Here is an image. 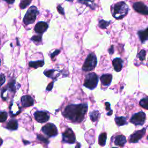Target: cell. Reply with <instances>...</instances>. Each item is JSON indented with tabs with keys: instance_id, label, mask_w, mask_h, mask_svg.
Wrapping results in <instances>:
<instances>
[{
	"instance_id": "obj_42",
	"label": "cell",
	"mask_w": 148,
	"mask_h": 148,
	"mask_svg": "<svg viewBox=\"0 0 148 148\" xmlns=\"http://www.w3.org/2000/svg\"><path fill=\"white\" fill-rule=\"evenodd\" d=\"M80 146H81V145H80V143H77V146H76V147H75V148H80Z\"/></svg>"
},
{
	"instance_id": "obj_8",
	"label": "cell",
	"mask_w": 148,
	"mask_h": 148,
	"mask_svg": "<svg viewBox=\"0 0 148 148\" xmlns=\"http://www.w3.org/2000/svg\"><path fill=\"white\" fill-rule=\"evenodd\" d=\"M146 120V114L143 112H139L132 115L130 119V122L136 125H142Z\"/></svg>"
},
{
	"instance_id": "obj_13",
	"label": "cell",
	"mask_w": 148,
	"mask_h": 148,
	"mask_svg": "<svg viewBox=\"0 0 148 148\" xmlns=\"http://www.w3.org/2000/svg\"><path fill=\"white\" fill-rule=\"evenodd\" d=\"M48 28V24L46 22L40 21L36 23L35 26L34 30L36 33L42 34L45 32Z\"/></svg>"
},
{
	"instance_id": "obj_23",
	"label": "cell",
	"mask_w": 148,
	"mask_h": 148,
	"mask_svg": "<svg viewBox=\"0 0 148 148\" xmlns=\"http://www.w3.org/2000/svg\"><path fill=\"white\" fill-rule=\"evenodd\" d=\"M100 116V113L98 110H93L90 114V119L92 122H95L97 121Z\"/></svg>"
},
{
	"instance_id": "obj_12",
	"label": "cell",
	"mask_w": 148,
	"mask_h": 148,
	"mask_svg": "<svg viewBox=\"0 0 148 148\" xmlns=\"http://www.w3.org/2000/svg\"><path fill=\"white\" fill-rule=\"evenodd\" d=\"M133 8L137 12L142 14H148V8L143 3L137 2L134 3Z\"/></svg>"
},
{
	"instance_id": "obj_4",
	"label": "cell",
	"mask_w": 148,
	"mask_h": 148,
	"mask_svg": "<svg viewBox=\"0 0 148 148\" xmlns=\"http://www.w3.org/2000/svg\"><path fill=\"white\" fill-rule=\"evenodd\" d=\"M39 14V11L36 6H32L27 10L23 18V22L27 24H32L36 20L37 15Z\"/></svg>"
},
{
	"instance_id": "obj_45",
	"label": "cell",
	"mask_w": 148,
	"mask_h": 148,
	"mask_svg": "<svg viewBox=\"0 0 148 148\" xmlns=\"http://www.w3.org/2000/svg\"><path fill=\"white\" fill-rule=\"evenodd\" d=\"M1 59H0V65H1Z\"/></svg>"
},
{
	"instance_id": "obj_43",
	"label": "cell",
	"mask_w": 148,
	"mask_h": 148,
	"mask_svg": "<svg viewBox=\"0 0 148 148\" xmlns=\"http://www.w3.org/2000/svg\"><path fill=\"white\" fill-rule=\"evenodd\" d=\"M2 143H3V140L0 138V146L2 145Z\"/></svg>"
},
{
	"instance_id": "obj_36",
	"label": "cell",
	"mask_w": 148,
	"mask_h": 148,
	"mask_svg": "<svg viewBox=\"0 0 148 148\" xmlns=\"http://www.w3.org/2000/svg\"><path fill=\"white\" fill-rule=\"evenodd\" d=\"M53 84H54V82H52L50 83L47 85V87H46V90H47V91H51V90H52L53 87Z\"/></svg>"
},
{
	"instance_id": "obj_31",
	"label": "cell",
	"mask_w": 148,
	"mask_h": 148,
	"mask_svg": "<svg viewBox=\"0 0 148 148\" xmlns=\"http://www.w3.org/2000/svg\"><path fill=\"white\" fill-rule=\"evenodd\" d=\"M146 52L145 50H141L138 54V57L140 61H143L145 59Z\"/></svg>"
},
{
	"instance_id": "obj_6",
	"label": "cell",
	"mask_w": 148,
	"mask_h": 148,
	"mask_svg": "<svg viewBox=\"0 0 148 148\" xmlns=\"http://www.w3.org/2000/svg\"><path fill=\"white\" fill-rule=\"evenodd\" d=\"M16 83L15 80H13L10 82L1 92V97L3 99V100H6L9 95V93L12 92L14 94L16 91Z\"/></svg>"
},
{
	"instance_id": "obj_3",
	"label": "cell",
	"mask_w": 148,
	"mask_h": 148,
	"mask_svg": "<svg viewBox=\"0 0 148 148\" xmlns=\"http://www.w3.org/2000/svg\"><path fill=\"white\" fill-rule=\"evenodd\" d=\"M97 63V60L95 54L93 53H90L87 56L84 61V63L83 65L82 69L84 71H86V72L92 71L96 66Z\"/></svg>"
},
{
	"instance_id": "obj_15",
	"label": "cell",
	"mask_w": 148,
	"mask_h": 148,
	"mask_svg": "<svg viewBox=\"0 0 148 148\" xmlns=\"http://www.w3.org/2000/svg\"><path fill=\"white\" fill-rule=\"evenodd\" d=\"M100 80L102 85L105 86H108L111 83L112 80V75L111 74H103L102 75L101 77Z\"/></svg>"
},
{
	"instance_id": "obj_27",
	"label": "cell",
	"mask_w": 148,
	"mask_h": 148,
	"mask_svg": "<svg viewBox=\"0 0 148 148\" xmlns=\"http://www.w3.org/2000/svg\"><path fill=\"white\" fill-rule=\"evenodd\" d=\"M110 21H106L103 20H101L99 22L98 25L101 28L105 29L110 24Z\"/></svg>"
},
{
	"instance_id": "obj_48",
	"label": "cell",
	"mask_w": 148,
	"mask_h": 148,
	"mask_svg": "<svg viewBox=\"0 0 148 148\" xmlns=\"http://www.w3.org/2000/svg\"></svg>"
},
{
	"instance_id": "obj_9",
	"label": "cell",
	"mask_w": 148,
	"mask_h": 148,
	"mask_svg": "<svg viewBox=\"0 0 148 148\" xmlns=\"http://www.w3.org/2000/svg\"><path fill=\"white\" fill-rule=\"evenodd\" d=\"M62 141L68 143H74L76 141L75 135L71 128H67L64 132L62 133Z\"/></svg>"
},
{
	"instance_id": "obj_22",
	"label": "cell",
	"mask_w": 148,
	"mask_h": 148,
	"mask_svg": "<svg viewBox=\"0 0 148 148\" xmlns=\"http://www.w3.org/2000/svg\"><path fill=\"white\" fill-rule=\"evenodd\" d=\"M115 122L118 126H122L127 124L126 118L123 116L115 117Z\"/></svg>"
},
{
	"instance_id": "obj_46",
	"label": "cell",
	"mask_w": 148,
	"mask_h": 148,
	"mask_svg": "<svg viewBox=\"0 0 148 148\" xmlns=\"http://www.w3.org/2000/svg\"><path fill=\"white\" fill-rule=\"evenodd\" d=\"M112 148H117V147H112Z\"/></svg>"
},
{
	"instance_id": "obj_35",
	"label": "cell",
	"mask_w": 148,
	"mask_h": 148,
	"mask_svg": "<svg viewBox=\"0 0 148 148\" xmlns=\"http://www.w3.org/2000/svg\"><path fill=\"white\" fill-rule=\"evenodd\" d=\"M57 10L58 12L61 14H64V9L60 6V5H58L57 6Z\"/></svg>"
},
{
	"instance_id": "obj_38",
	"label": "cell",
	"mask_w": 148,
	"mask_h": 148,
	"mask_svg": "<svg viewBox=\"0 0 148 148\" xmlns=\"http://www.w3.org/2000/svg\"><path fill=\"white\" fill-rule=\"evenodd\" d=\"M105 106H106V110H110V103L109 102H106L105 103Z\"/></svg>"
},
{
	"instance_id": "obj_47",
	"label": "cell",
	"mask_w": 148,
	"mask_h": 148,
	"mask_svg": "<svg viewBox=\"0 0 148 148\" xmlns=\"http://www.w3.org/2000/svg\"><path fill=\"white\" fill-rule=\"evenodd\" d=\"M147 139H148V136H147Z\"/></svg>"
},
{
	"instance_id": "obj_33",
	"label": "cell",
	"mask_w": 148,
	"mask_h": 148,
	"mask_svg": "<svg viewBox=\"0 0 148 148\" xmlns=\"http://www.w3.org/2000/svg\"><path fill=\"white\" fill-rule=\"evenodd\" d=\"M31 40L34 42H39L42 40V36L41 35H35L31 38Z\"/></svg>"
},
{
	"instance_id": "obj_37",
	"label": "cell",
	"mask_w": 148,
	"mask_h": 148,
	"mask_svg": "<svg viewBox=\"0 0 148 148\" xmlns=\"http://www.w3.org/2000/svg\"><path fill=\"white\" fill-rule=\"evenodd\" d=\"M60 50H55L53 53H52L51 54V55H50L51 58H54L56 55L60 53Z\"/></svg>"
},
{
	"instance_id": "obj_19",
	"label": "cell",
	"mask_w": 148,
	"mask_h": 148,
	"mask_svg": "<svg viewBox=\"0 0 148 148\" xmlns=\"http://www.w3.org/2000/svg\"><path fill=\"white\" fill-rule=\"evenodd\" d=\"M20 112V109L18 105L12 102L10 106V113L12 116H15Z\"/></svg>"
},
{
	"instance_id": "obj_25",
	"label": "cell",
	"mask_w": 148,
	"mask_h": 148,
	"mask_svg": "<svg viewBox=\"0 0 148 148\" xmlns=\"http://www.w3.org/2000/svg\"><path fill=\"white\" fill-rule=\"evenodd\" d=\"M80 3L86 5V6L90 7L92 9H95V4L92 0H78Z\"/></svg>"
},
{
	"instance_id": "obj_14",
	"label": "cell",
	"mask_w": 148,
	"mask_h": 148,
	"mask_svg": "<svg viewBox=\"0 0 148 148\" xmlns=\"http://www.w3.org/2000/svg\"><path fill=\"white\" fill-rule=\"evenodd\" d=\"M21 102L24 107H29L32 106L34 103V100L30 95H24L21 98Z\"/></svg>"
},
{
	"instance_id": "obj_10",
	"label": "cell",
	"mask_w": 148,
	"mask_h": 148,
	"mask_svg": "<svg viewBox=\"0 0 148 148\" xmlns=\"http://www.w3.org/2000/svg\"><path fill=\"white\" fill-rule=\"evenodd\" d=\"M34 117L36 121L40 123L47 122L50 118L49 114L45 111H36L34 113Z\"/></svg>"
},
{
	"instance_id": "obj_20",
	"label": "cell",
	"mask_w": 148,
	"mask_h": 148,
	"mask_svg": "<svg viewBox=\"0 0 148 148\" xmlns=\"http://www.w3.org/2000/svg\"><path fill=\"white\" fill-rule=\"evenodd\" d=\"M6 128L10 130H16L18 128V122L16 119H11L6 124Z\"/></svg>"
},
{
	"instance_id": "obj_44",
	"label": "cell",
	"mask_w": 148,
	"mask_h": 148,
	"mask_svg": "<svg viewBox=\"0 0 148 148\" xmlns=\"http://www.w3.org/2000/svg\"><path fill=\"white\" fill-rule=\"evenodd\" d=\"M66 1H72L73 0H66Z\"/></svg>"
},
{
	"instance_id": "obj_34",
	"label": "cell",
	"mask_w": 148,
	"mask_h": 148,
	"mask_svg": "<svg viewBox=\"0 0 148 148\" xmlns=\"http://www.w3.org/2000/svg\"><path fill=\"white\" fill-rule=\"evenodd\" d=\"M5 82V76L3 74H0V87Z\"/></svg>"
},
{
	"instance_id": "obj_5",
	"label": "cell",
	"mask_w": 148,
	"mask_h": 148,
	"mask_svg": "<svg viewBox=\"0 0 148 148\" xmlns=\"http://www.w3.org/2000/svg\"><path fill=\"white\" fill-rule=\"evenodd\" d=\"M98 82V76L94 72L87 74L86 76L83 86L90 90L94 89Z\"/></svg>"
},
{
	"instance_id": "obj_24",
	"label": "cell",
	"mask_w": 148,
	"mask_h": 148,
	"mask_svg": "<svg viewBox=\"0 0 148 148\" xmlns=\"http://www.w3.org/2000/svg\"><path fill=\"white\" fill-rule=\"evenodd\" d=\"M106 138H107V135L106 132H103L101 133L99 136V138H98V143L99 144L102 146H103L105 145L106 144Z\"/></svg>"
},
{
	"instance_id": "obj_1",
	"label": "cell",
	"mask_w": 148,
	"mask_h": 148,
	"mask_svg": "<svg viewBox=\"0 0 148 148\" xmlns=\"http://www.w3.org/2000/svg\"><path fill=\"white\" fill-rule=\"evenodd\" d=\"M87 103L80 104H71L68 105L62 112L63 116L73 123H81L84 119L87 111Z\"/></svg>"
},
{
	"instance_id": "obj_32",
	"label": "cell",
	"mask_w": 148,
	"mask_h": 148,
	"mask_svg": "<svg viewBox=\"0 0 148 148\" xmlns=\"http://www.w3.org/2000/svg\"><path fill=\"white\" fill-rule=\"evenodd\" d=\"M37 139H39V140H40V141H42V142H43L46 143V144H47V143L49 142V140H48L47 138H45L44 136H43L41 135H37Z\"/></svg>"
},
{
	"instance_id": "obj_40",
	"label": "cell",
	"mask_w": 148,
	"mask_h": 148,
	"mask_svg": "<svg viewBox=\"0 0 148 148\" xmlns=\"http://www.w3.org/2000/svg\"><path fill=\"white\" fill-rule=\"evenodd\" d=\"M5 1H6L8 3H9V4H12V3H14V1L15 0H4Z\"/></svg>"
},
{
	"instance_id": "obj_21",
	"label": "cell",
	"mask_w": 148,
	"mask_h": 148,
	"mask_svg": "<svg viewBox=\"0 0 148 148\" xmlns=\"http://www.w3.org/2000/svg\"><path fill=\"white\" fill-rule=\"evenodd\" d=\"M45 64L43 60H39L36 61H30L29 62V66L32 68H38L39 67H42Z\"/></svg>"
},
{
	"instance_id": "obj_16",
	"label": "cell",
	"mask_w": 148,
	"mask_h": 148,
	"mask_svg": "<svg viewBox=\"0 0 148 148\" xmlns=\"http://www.w3.org/2000/svg\"><path fill=\"white\" fill-rule=\"evenodd\" d=\"M123 61L120 58H116L112 61L114 69L116 72H120L123 68Z\"/></svg>"
},
{
	"instance_id": "obj_30",
	"label": "cell",
	"mask_w": 148,
	"mask_h": 148,
	"mask_svg": "<svg viewBox=\"0 0 148 148\" xmlns=\"http://www.w3.org/2000/svg\"><path fill=\"white\" fill-rule=\"evenodd\" d=\"M8 117V113L5 112L0 111V123L5 121Z\"/></svg>"
},
{
	"instance_id": "obj_29",
	"label": "cell",
	"mask_w": 148,
	"mask_h": 148,
	"mask_svg": "<svg viewBox=\"0 0 148 148\" xmlns=\"http://www.w3.org/2000/svg\"><path fill=\"white\" fill-rule=\"evenodd\" d=\"M31 2V0H22L20 3V7L23 9L28 6Z\"/></svg>"
},
{
	"instance_id": "obj_28",
	"label": "cell",
	"mask_w": 148,
	"mask_h": 148,
	"mask_svg": "<svg viewBox=\"0 0 148 148\" xmlns=\"http://www.w3.org/2000/svg\"><path fill=\"white\" fill-rule=\"evenodd\" d=\"M55 70L54 69H50V70H47L44 72V74L48 77L54 79L55 77L54 76V74L55 72Z\"/></svg>"
},
{
	"instance_id": "obj_18",
	"label": "cell",
	"mask_w": 148,
	"mask_h": 148,
	"mask_svg": "<svg viewBox=\"0 0 148 148\" xmlns=\"http://www.w3.org/2000/svg\"><path fill=\"white\" fill-rule=\"evenodd\" d=\"M138 35L141 42H145L147 40H148V27L144 30L139 31L138 32Z\"/></svg>"
},
{
	"instance_id": "obj_41",
	"label": "cell",
	"mask_w": 148,
	"mask_h": 148,
	"mask_svg": "<svg viewBox=\"0 0 148 148\" xmlns=\"http://www.w3.org/2000/svg\"><path fill=\"white\" fill-rule=\"evenodd\" d=\"M112 112H113L112 110H109V112L107 113V115H108V116H110V115H111V114H112Z\"/></svg>"
},
{
	"instance_id": "obj_7",
	"label": "cell",
	"mask_w": 148,
	"mask_h": 148,
	"mask_svg": "<svg viewBox=\"0 0 148 148\" xmlns=\"http://www.w3.org/2000/svg\"><path fill=\"white\" fill-rule=\"evenodd\" d=\"M42 131L49 137L56 136L58 134L57 127L53 123H47L42 128Z\"/></svg>"
},
{
	"instance_id": "obj_39",
	"label": "cell",
	"mask_w": 148,
	"mask_h": 148,
	"mask_svg": "<svg viewBox=\"0 0 148 148\" xmlns=\"http://www.w3.org/2000/svg\"><path fill=\"white\" fill-rule=\"evenodd\" d=\"M113 52H114V47H113V46H111L110 47L109 49V53L112 54L113 53Z\"/></svg>"
},
{
	"instance_id": "obj_2",
	"label": "cell",
	"mask_w": 148,
	"mask_h": 148,
	"mask_svg": "<svg viewBox=\"0 0 148 148\" xmlns=\"http://www.w3.org/2000/svg\"><path fill=\"white\" fill-rule=\"evenodd\" d=\"M128 12V7L124 2H119L114 4L113 8V16L119 20L124 17Z\"/></svg>"
},
{
	"instance_id": "obj_17",
	"label": "cell",
	"mask_w": 148,
	"mask_h": 148,
	"mask_svg": "<svg viewBox=\"0 0 148 148\" xmlns=\"http://www.w3.org/2000/svg\"><path fill=\"white\" fill-rule=\"evenodd\" d=\"M126 143V138L123 135H117L114 139V144L117 146H123Z\"/></svg>"
},
{
	"instance_id": "obj_26",
	"label": "cell",
	"mask_w": 148,
	"mask_h": 148,
	"mask_svg": "<svg viewBox=\"0 0 148 148\" xmlns=\"http://www.w3.org/2000/svg\"><path fill=\"white\" fill-rule=\"evenodd\" d=\"M139 105L145 109H148V97H146L140 99Z\"/></svg>"
},
{
	"instance_id": "obj_11",
	"label": "cell",
	"mask_w": 148,
	"mask_h": 148,
	"mask_svg": "<svg viewBox=\"0 0 148 148\" xmlns=\"http://www.w3.org/2000/svg\"><path fill=\"white\" fill-rule=\"evenodd\" d=\"M146 128H142L140 130L135 131L134 133L131 134L129 138V141L131 143H136L140 140L143 135L145 134Z\"/></svg>"
}]
</instances>
